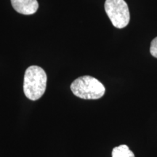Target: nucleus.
I'll list each match as a JSON object with an SVG mask.
<instances>
[{
  "mask_svg": "<svg viewBox=\"0 0 157 157\" xmlns=\"http://www.w3.org/2000/svg\"><path fill=\"white\" fill-rule=\"evenodd\" d=\"M47 76L44 70L39 66H31L25 70L23 79V92L31 101H37L44 95L47 87Z\"/></svg>",
  "mask_w": 157,
  "mask_h": 157,
  "instance_id": "nucleus-1",
  "label": "nucleus"
},
{
  "mask_svg": "<svg viewBox=\"0 0 157 157\" xmlns=\"http://www.w3.org/2000/svg\"><path fill=\"white\" fill-rule=\"evenodd\" d=\"M71 90L76 97L85 100H97L103 97L105 88L99 80L91 76H82L71 84Z\"/></svg>",
  "mask_w": 157,
  "mask_h": 157,
  "instance_id": "nucleus-2",
  "label": "nucleus"
},
{
  "mask_svg": "<svg viewBox=\"0 0 157 157\" xmlns=\"http://www.w3.org/2000/svg\"><path fill=\"white\" fill-rule=\"evenodd\" d=\"M105 10L116 28L123 29L129 24L130 15L124 0H105Z\"/></svg>",
  "mask_w": 157,
  "mask_h": 157,
  "instance_id": "nucleus-3",
  "label": "nucleus"
},
{
  "mask_svg": "<svg viewBox=\"0 0 157 157\" xmlns=\"http://www.w3.org/2000/svg\"><path fill=\"white\" fill-rule=\"evenodd\" d=\"M13 7L22 15H33L39 8L37 0H11Z\"/></svg>",
  "mask_w": 157,
  "mask_h": 157,
  "instance_id": "nucleus-4",
  "label": "nucleus"
},
{
  "mask_svg": "<svg viewBox=\"0 0 157 157\" xmlns=\"http://www.w3.org/2000/svg\"><path fill=\"white\" fill-rule=\"evenodd\" d=\"M112 157H135L134 153L127 145H120L112 151Z\"/></svg>",
  "mask_w": 157,
  "mask_h": 157,
  "instance_id": "nucleus-5",
  "label": "nucleus"
},
{
  "mask_svg": "<svg viewBox=\"0 0 157 157\" xmlns=\"http://www.w3.org/2000/svg\"><path fill=\"white\" fill-rule=\"evenodd\" d=\"M150 52L152 56L157 58V37L154 38L151 43Z\"/></svg>",
  "mask_w": 157,
  "mask_h": 157,
  "instance_id": "nucleus-6",
  "label": "nucleus"
}]
</instances>
